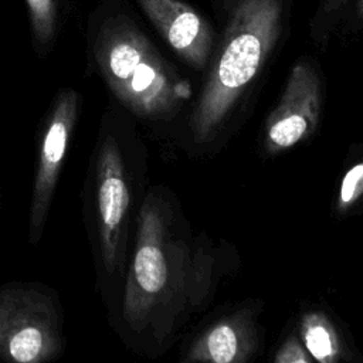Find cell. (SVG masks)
<instances>
[{
  "mask_svg": "<svg viewBox=\"0 0 363 363\" xmlns=\"http://www.w3.org/2000/svg\"><path fill=\"white\" fill-rule=\"evenodd\" d=\"M64 346L62 309L51 288L38 282L0 286V360L47 363Z\"/></svg>",
  "mask_w": 363,
  "mask_h": 363,
  "instance_id": "5b68a950",
  "label": "cell"
},
{
  "mask_svg": "<svg viewBox=\"0 0 363 363\" xmlns=\"http://www.w3.org/2000/svg\"><path fill=\"white\" fill-rule=\"evenodd\" d=\"M173 213L164 199L149 191L138 214L135 250L126 274L122 320L133 333L152 332L162 339L186 277V254L172 231Z\"/></svg>",
  "mask_w": 363,
  "mask_h": 363,
  "instance_id": "7a4b0ae2",
  "label": "cell"
},
{
  "mask_svg": "<svg viewBox=\"0 0 363 363\" xmlns=\"http://www.w3.org/2000/svg\"><path fill=\"white\" fill-rule=\"evenodd\" d=\"M282 23V0H237L220 50L190 118L196 143L214 139L237 101L274 50Z\"/></svg>",
  "mask_w": 363,
  "mask_h": 363,
  "instance_id": "6da1fadb",
  "label": "cell"
},
{
  "mask_svg": "<svg viewBox=\"0 0 363 363\" xmlns=\"http://www.w3.org/2000/svg\"><path fill=\"white\" fill-rule=\"evenodd\" d=\"M322 109L320 78L308 61H298L264 130V147L279 153L303 142L318 128Z\"/></svg>",
  "mask_w": 363,
  "mask_h": 363,
  "instance_id": "52a82bcc",
  "label": "cell"
},
{
  "mask_svg": "<svg viewBox=\"0 0 363 363\" xmlns=\"http://www.w3.org/2000/svg\"><path fill=\"white\" fill-rule=\"evenodd\" d=\"M301 342L311 357L320 363L345 360V347L333 322L318 311H311L301 320Z\"/></svg>",
  "mask_w": 363,
  "mask_h": 363,
  "instance_id": "30bf717a",
  "label": "cell"
},
{
  "mask_svg": "<svg viewBox=\"0 0 363 363\" xmlns=\"http://www.w3.org/2000/svg\"><path fill=\"white\" fill-rule=\"evenodd\" d=\"M30 13L31 31L35 47L47 51L52 44L57 28V11L54 0H26Z\"/></svg>",
  "mask_w": 363,
  "mask_h": 363,
  "instance_id": "8fae6325",
  "label": "cell"
},
{
  "mask_svg": "<svg viewBox=\"0 0 363 363\" xmlns=\"http://www.w3.org/2000/svg\"><path fill=\"white\" fill-rule=\"evenodd\" d=\"M257 349V330L248 311H237L208 326L189 347L187 362L244 363Z\"/></svg>",
  "mask_w": 363,
  "mask_h": 363,
  "instance_id": "9c48e42d",
  "label": "cell"
},
{
  "mask_svg": "<svg viewBox=\"0 0 363 363\" xmlns=\"http://www.w3.org/2000/svg\"><path fill=\"white\" fill-rule=\"evenodd\" d=\"M89 177L91 234L98 274L104 282L123 274L132 204L125 153L116 133L106 123L101 126Z\"/></svg>",
  "mask_w": 363,
  "mask_h": 363,
  "instance_id": "277c9868",
  "label": "cell"
},
{
  "mask_svg": "<svg viewBox=\"0 0 363 363\" xmlns=\"http://www.w3.org/2000/svg\"><path fill=\"white\" fill-rule=\"evenodd\" d=\"M79 106L81 95L72 88H62L54 96L44 121L30 201L28 240L33 245L43 237Z\"/></svg>",
  "mask_w": 363,
  "mask_h": 363,
  "instance_id": "8992f818",
  "label": "cell"
},
{
  "mask_svg": "<svg viewBox=\"0 0 363 363\" xmlns=\"http://www.w3.org/2000/svg\"><path fill=\"white\" fill-rule=\"evenodd\" d=\"M347 1L349 0H322L320 7H319V13L323 14V17H329L330 14L339 13Z\"/></svg>",
  "mask_w": 363,
  "mask_h": 363,
  "instance_id": "5bb4252c",
  "label": "cell"
},
{
  "mask_svg": "<svg viewBox=\"0 0 363 363\" xmlns=\"http://www.w3.org/2000/svg\"><path fill=\"white\" fill-rule=\"evenodd\" d=\"M356 14L359 18H363V0L356 1Z\"/></svg>",
  "mask_w": 363,
  "mask_h": 363,
  "instance_id": "9a60e30c",
  "label": "cell"
},
{
  "mask_svg": "<svg viewBox=\"0 0 363 363\" xmlns=\"http://www.w3.org/2000/svg\"><path fill=\"white\" fill-rule=\"evenodd\" d=\"M363 200V162L353 164L343 176L339 196L336 200V210L347 213Z\"/></svg>",
  "mask_w": 363,
  "mask_h": 363,
  "instance_id": "7c38bea8",
  "label": "cell"
},
{
  "mask_svg": "<svg viewBox=\"0 0 363 363\" xmlns=\"http://www.w3.org/2000/svg\"><path fill=\"white\" fill-rule=\"evenodd\" d=\"M96 68L115 99L146 121L173 118L184 85L150 40L126 16L108 18L92 44Z\"/></svg>",
  "mask_w": 363,
  "mask_h": 363,
  "instance_id": "3957f363",
  "label": "cell"
},
{
  "mask_svg": "<svg viewBox=\"0 0 363 363\" xmlns=\"http://www.w3.org/2000/svg\"><path fill=\"white\" fill-rule=\"evenodd\" d=\"M313 359L295 336H289L274 356L275 363H309Z\"/></svg>",
  "mask_w": 363,
  "mask_h": 363,
  "instance_id": "4fadbf2b",
  "label": "cell"
},
{
  "mask_svg": "<svg viewBox=\"0 0 363 363\" xmlns=\"http://www.w3.org/2000/svg\"><path fill=\"white\" fill-rule=\"evenodd\" d=\"M172 50L194 69H203L214 34L204 17L182 0H136Z\"/></svg>",
  "mask_w": 363,
  "mask_h": 363,
  "instance_id": "ba28073f",
  "label": "cell"
}]
</instances>
